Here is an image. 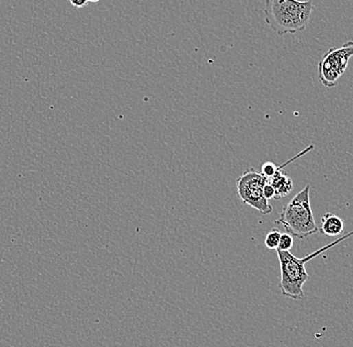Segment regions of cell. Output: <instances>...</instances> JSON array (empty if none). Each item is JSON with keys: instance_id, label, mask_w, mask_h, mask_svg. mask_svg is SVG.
<instances>
[{"instance_id": "6da1fadb", "label": "cell", "mask_w": 353, "mask_h": 347, "mask_svg": "<svg viewBox=\"0 0 353 347\" xmlns=\"http://www.w3.org/2000/svg\"><path fill=\"white\" fill-rule=\"evenodd\" d=\"M313 10L311 0H265V21L278 36L295 34L308 26Z\"/></svg>"}, {"instance_id": "7a4b0ae2", "label": "cell", "mask_w": 353, "mask_h": 347, "mask_svg": "<svg viewBox=\"0 0 353 347\" xmlns=\"http://www.w3.org/2000/svg\"><path fill=\"white\" fill-rule=\"evenodd\" d=\"M352 235L353 231L348 233V234L341 236L339 239L331 242L330 244L324 246V247L318 249L315 252L307 255L304 258H297V257L292 254L291 251L277 250L281 270L279 287H280L282 295L294 299V300H300V299L304 298L303 286L309 280V275L306 272V269H305V264L312 260V259H315V257H317L321 253L334 247L337 244L341 243V242L344 241L348 238L352 237Z\"/></svg>"}, {"instance_id": "3957f363", "label": "cell", "mask_w": 353, "mask_h": 347, "mask_svg": "<svg viewBox=\"0 0 353 347\" xmlns=\"http://www.w3.org/2000/svg\"><path fill=\"white\" fill-rule=\"evenodd\" d=\"M276 223L293 237L304 239L319 231L310 204V185L303 188L279 214Z\"/></svg>"}, {"instance_id": "277c9868", "label": "cell", "mask_w": 353, "mask_h": 347, "mask_svg": "<svg viewBox=\"0 0 353 347\" xmlns=\"http://www.w3.org/2000/svg\"><path fill=\"white\" fill-rule=\"evenodd\" d=\"M265 177L254 169H248L237 179V192L242 202L252 208L256 209L263 215H269L273 208L263 195L266 183Z\"/></svg>"}, {"instance_id": "5b68a950", "label": "cell", "mask_w": 353, "mask_h": 347, "mask_svg": "<svg viewBox=\"0 0 353 347\" xmlns=\"http://www.w3.org/2000/svg\"><path fill=\"white\" fill-rule=\"evenodd\" d=\"M353 56V41L344 43L341 47H332L324 54L318 63V75L321 84L326 87H334L337 80L348 69Z\"/></svg>"}, {"instance_id": "8992f818", "label": "cell", "mask_w": 353, "mask_h": 347, "mask_svg": "<svg viewBox=\"0 0 353 347\" xmlns=\"http://www.w3.org/2000/svg\"><path fill=\"white\" fill-rule=\"evenodd\" d=\"M319 231L322 234L329 236V237L342 236L344 234L343 220L334 214L326 213L322 216Z\"/></svg>"}, {"instance_id": "52a82bcc", "label": "cell", "mask_w": 353, "mask_h": 347, "mask_svg": "<svg viewBox=\"0 0 353 347\" xmlns=\"http://www.w3.org/2000/svg\"><path fill=\"white\" fill-rule=\"evenodd\" d=\"M268 182L271 183L276 192L275 199L287 197L293 190V181L283 169L279 170L273 178L270 179Z\"/></svg>"}, {"instance_id": "ba28073f", "label": "cell", "mask_w": 353, "mask_h": 347, "mask_svg": "<svg viewBox=\"0 0 353 347\" xmlns=\"http://www.w3.org/2000/svg\"><path fill=\"white\" fill-rule=\"evenodd\" d=\"M281 233L278 229H272L265 238L266 247L270 250H277L280 242Z\"/></svg>"}, {"instance_id": "9c48e42d", "label": "cell", "mask_w": 353, "mask_h": 347, "mask_svg": "<svg viewBox=\"0 0 353 347\" xmlns=\"http://www.w3.org/2000/svg\"><path fill=\"white\" fill-rule=\"evenodd\" d=\"M294 239L293 236L289 233H283L281 234L280 242L277 250L280 251H291L293 247Z\"/></svg>"}, {"instance_id": "30bf717a", "label": "cell", "mask_w": 353, "mask_h": 347, "mask_svg": "<svg viewBox=\"0 0 353 347\" xmlns=\"http://www.w3.org/2000/svg\"><path fill=\"white\" fill-rule=\"evenodd\" d=\"M263 195H264V197L267 199L268 201L271 200V199H275V189L272 186L271 183H266L264 189H263Z\"/></svg>"}, {"instance_id": "8fae6325", "label": "cell", "mask_w": 353, "mask_h": 347, "mask_svg": "<svg viewBox=\"0 0 353 347\" xmlns=\"http://www.w3.org/2000/svg\"><path fill=\"white\" fill-rule=\"evenodd\" d=\"M69 2L73 8H82L88 5L89 0H69Z\"/></svg>"}, {"instance_id": "7c38bea8", "label": "cell", "mask_w": 353, "mask_h": 347, "mask_svg": "<svg viewBox=\"0 0 353 347\" xmlns=\"http://www.w3.org/2000/svg\"><path fill=\"white\" fill-rule=\"evenodd\" d=\"M101 1V0H89L91 3H97V2Z\"/></svg>"}]
</instances>
